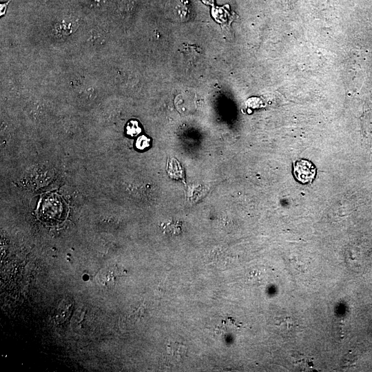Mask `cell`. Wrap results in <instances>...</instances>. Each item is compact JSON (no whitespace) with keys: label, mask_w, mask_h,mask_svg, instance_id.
Masks as SVG:
<instances>
[{"label":"cell","mask_w":372,"mask_h":372,"mask_svg":"<svg viewBox=\"0 0 372 372\" xmlns=\"http://www.w3.org/2000/svg\"><path fill=\"white\" fill-rule=\"evenodd\" d=\"M293 174L296 179L302 184L311 183L316 174L315 165L305 159L296 160L293 164Z\"/></svg>","instance_id":"cell-1"},{"label":"cell","mask_w":372,"mask_h":372,"mask_svg":"<svg viewBox=\"0 0 372 372\" xmlns=\"http://www.w3.org/2000/svg\"><path fill=\"white\" fill-rule=\"evenodd\" d=\"M189 2L187 0H176L171 4L169 12L175 19L185 20L189 14Z\"/></svg>","instance_id":"cell-2"},{"label":"cell","mask_w":372,"mask_h":372,"mask_svg":"<svg viewBox=\"0 0 372 372\" xmlns=\"http://www.w3.org/2000/svg\"><path fill=\"white\" fill-rule=\"evenodd\" d=\"M72 302L70 299L64 300L57 307L56 312V320L59 322H63L68 318L72 310Z\"/></svg>","instance_id":"cell-3"},{"label":"cell","mask_w":372,"mask_h":372,"mask_svg":"<svg viewBox=\"0 0 372 372\" xmlns=\"http://www.w3.org/2000/svg\"><path fill=\"white\" fill-rule=\"evenodd\" d=\"M167 350L168 355L177 360L183 358L186 353L185 347L178 343L169 344Z\"/></svg>","instance_id":"cell-4"},{"label":"cell","mask_w":372,"mask_h":372,"mask_svg":"<svg viewBox=\"0 0 372 372\" xmlns=\"http://www.w3.org/2000/svg\"><path fill=\"white\" fill-rule=\"evenodd\" d=\"M118 273H116L115 270L114 271H110L106 272L101 271V275H99V277L101 278V281L103 284L105 282H112L115 280V278L118 276Z\"/></svg>","instance_id":"cell-5"},{"label":"cell","mask_w":372,"mask_h":372,"mask_svg":"<svg viewBox=\"0 0 372 372\" xmlns=\"http://www.w3.org/2000/svg\"><path fill=\"white\" fill-rule=\"evenodd\" d=\"M141 132V128L138 125V123L134 121H131L127 126V133L130 136H136Z\"/></svg>","instance_id":"cell-6"},{"label":"cell","mask_w":372,"mask_h":372,"mask_svg":"<svg viewBox=\"0 0 372 372\" xmlns=\"http://www.w3.org/2000/svg\"><path fill=\"white\" fill-rule=\"evenodd\" d=\"M293 358L294 360L293 363H295V364L299 367L310 366L309 364H311V363L309 362V360L302 355H296V356H293Z\"/></svg>","instance_id":"cell-7"},{"label":"cell","mask_w":372,"mask_h":372,"mask_svg":"<svg viewBox=\"0 0 372 372\" xmlns=\"http://www.w3.org/2000/svg\"><path fill=\"white\" fill-rule=\"evenodd\" d=\"M149 145V139L145 136H140L136 143V146L139 149H144Z\"/></svg>","instance_id":"cell-8"},{"label":"cell","mask_w":372,"mask_h":372,"mask_svg":"<svg viewBox=\"0 0 372 372\" xmlns=\"http://www.w3.org/2000/svg\"><path fill=\"white\" fill-rule=\"evenodd\" d=\"M10 0L4 3L0 4V15L3 16L6 14V12L7 10V7L10 3Z\"/></svg>","instance_id":"cell-9"}]
</instances>
